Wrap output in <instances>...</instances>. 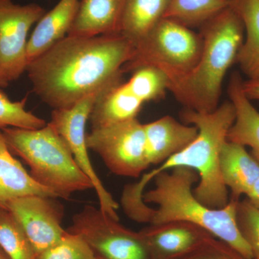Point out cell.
<instances>
[{"instance_id":"6da1fadb","label":"cell","mask_w":259,"mask_h":259,"mask_svg":"<svg viewBox=\"0 0 259 259\" xmlns=\"http://www.w3.org/2000/svg\"><path fill=\"white\" fill-rule=\"evenodd\" d=\"M134 44L120 33L66 35L30 61L25 72L32 90L53 110L71 108L84 97L122 82Z\"/></svg>"},{"instance_id":"2e32d148","label":"cell","mask_w":259,"mask_h":259,"mask_svg":"<svg viewBox=\"0 0 259 259\" xmlns=\"http://www.w3.org/2000/svg\"><path fill=\"white\" fill-rule=\"evenodd\" d=\"M221 176L227 188L231 191V199L240 200L247 196L259 177V163L245 146L227 141L220 155Z\"/></svg>"},{"instance_id":"1f68e13d","label":"cell","mask_w":259,"mask_h":259,"mask_svg":"<svg viewBox=\"0 0 259 259\" xmlns=\"http://www.w3.org/2000/svg\"><path fill=\"white\" fill-rule=\"evenodd\" d=\"M0 259H8V257L5 255V253L2 251L1 249H0Z\"/></svg>"},{"instance_id":"277c9868","label":"cell","mask_w":259,"mask_h":259,"mask_svg":"<svg viewBox=\"0 0 259 259\" xmlns=\"http://www.w3.org/2000/svg\"><path fill=\"white\" fill-rule=\"evenodd\" d=\"M182 117L186 123L197 127V138L158 168L145 174L141 180L147 185L161 172L177 167L192 168L199 176L197 185L193 190L196 198L209 208H223L229 202V198L228 188L221 176L220 155L236 119L234 106L229 100L208 113L185 109Z\"/></svg>"},{"instance_id":"5b68a950","label":"cell","mask_w":259,"mask_h":259,"mask_svg":"<svg viewBox=\"0 0 259 259\" xmlns=\"http://www.w3.org/2000/svg\"><path fill=\"white\" fill-rule=\"evenodd\" d=\"M0 131L10 151L30 167V176L57 198L68 199L76 192L93 189L66 141L49 122L38 129Z\"/></svg>"},{"instance_id":"4fadbf2b","label":"cell","mask_w":259,"mask_h":259,"mask_svg":"<svg viewBox=\"0 0 259 259\" xmlns=\"http://www.w3.org/2000/svg\"><path fill=\"white\" fill-rule=\"evenodd\" d=\"M146 158L149 166L161 164L194 141L198 129L185 125L171 116L144 124Z\"/></svg>"},{"instance_id":"ffe728a7","label":"cell","mask_w":259,"mask_h":259,"mask_svg":"<svg viewBox=\"0 0 259 259\" xmlns=\"http://www.w3.org/2000/svg\"><path fill=\"white\" fill-rule=\"evenodd\" d=\"M230 5L239 15L245 30L236 63L248 79H258L259 0H231Z\"/></svg>"},{"instance_id":"83f0119b","label":"cell","mask_w":259,"mask_h":259,"mask_svg":"<svg viewBox=\"0 0 259 259\" xmlns=\"http://www.w3.org/2000/svg\"><path fill=\"white\" fill-rule=\"evenodd\" d=\"M181 259H245L224 242L215 238L212 242Z\"/></svg>"},{"instance_id":"8992f818","label":"cell","mask_w":259,"mask_h":259,"mask_svg":"<svg viewBox=\"0 0 259 259\" xmlns=\"http://www.w3.org/2000/svg\"><path fill=\"white\" fill-rule=\"evenodd\" d=\"M202 49L199 32L164 18L135 46L134 54L122 71L125 74L142 66L157 68L168 76L170 89L195 67Z\"/></svg>"},{"instance_id":"ac0fdd59","label":"cell","mask_w":259,"mask_h":259,"mask_svg":"<svg viewBox=\"0 0 259 259\" xmlns=\"http://www.w3.org/2000/svg\"><path fill=\"white\" fill-rule=\"evenodd\" d=\"M28 195L56 197L49 189L37 183L13 156L0 131V208L7 209L13 199Z\"/></svg>"},{"instance_id":"4dcf8cb0","label":"cell","mask_w":259,"mask_h":259,"mask_svg":"<svg viewBox=\"0 0 259 259\" xmlns=\"http://www.w3.org/2000/svg\"><path fill=\"white\" fill-rule=\"evenodd\" d=\"M10 84V81L7 79L5 76L3 70L0 67V89L7 88Z\"/></svg>"},{"instance_id":"7a4b0ae2","label":"cell","mask_w":259,"mask_h":259,"mask_svg":"<svg viewBox=\"0 0 259 259\" xmlns=\"http://www.w3.org/2000/svg\"><path fill=\"white\" fill-rule=\"evenodd\" d=\"M199 181L197 172L177 167L154 177V188L144 194L146 204H156L150 225L184 221L197 225L224 242L245 259H253L248 242L237 223L240 200L230 199L223 208L212 209L196 198L194 185Z\"/></svg>"},{"instance_id":"d6986e66","label":"cell","mask_w":259,"mask_h":259,"mask_svg":"<svg viewBox=\"0 0 259 259\" xmlns=\"http://www.w3.org/2000/svg\"><path fill=\"white\" fill-rule=\"evenodd\" d=\"M144 104L131 91L127 83L121 82L99 97L90 121L93 128H97L134 120Z\"/></svg>"},{"instance_id":"484cf974","label":"cell","mask_w":259,"mask_h":259,"mask_svg":"<svg viewBox=\"0 0 259 259\" xmlns=\"http://www.w3.org/2000/svg\"><path fill=\"white\" fill-rule=\"evenodd\" d=\"M37 259H97L81 237L66 231L59 242L37 255Z\"/></svg>"},{"instance_id":"7402d4cb","label":"cell","mask_w":259,"mask_h":259,"mask_svg":"<svg viewBox=\"0 0 259 259\" xmlns=\"http://www.w3.org/2000/svg\"><path fill=\"white\" fill-rule=\"evenodd\" d=\"M231 0H171L165 18L188 28H200L231 4Z\"/></svg>"},{"instance_id":"9c48e42d","label":"cell","mask_w":259,"mask_h":259,"mask_svg":"<svg viewBox=\"0 0 259 259\" xmlns=\"http://www.w3.org/2000/svg\"><path fill=\"white\" fill-rule=\"evenodd\" d=\"M101 94L95 93L84 97L71 108L53 110L49 124L66 141L83 173L91 180L96 192L100 208L114 219L119 221V205L107 191L94 169L89 157L87 145L86 126L97 100Z\"/></svg>"},{"instance_id":"30bf717a","label":"cell","mask_w":259,"mask_h":259,"mask_svg":"<svg viewBox=\"0 0 259 259\" xmlns=\"http://www.w3.org/2000/svg\"><path fill=\"white\" fill-rule=\"evenodd\" d=\"M46 13L36 3L0 0V67L10 83L25 72L29 31Z\"/></svg>"},{"instance_id":"5bb4252c","label":"cell","mask_w":259,"mask_h":259,"mask_svg":"<svg viewBox=\"0 0 259 259\" xmlns=\"http://www.w3.org/2000/svg\"><path fill=\"white\" fill-rule=\"evenodd\" d=\"M127 0H80L68 35L94 37L120 33Z\"/></svg>"},{"instance_id":"9a60e30c","label":"cell","mask_w":259,"mask_h":259,"mask_svg":"<svg viewBox=\"0 0 259 259\" xmlns=\"http://www.w3.org/2000/svg\"><path fill=\"white\" fill-rule=\"evenodd\" d=\"M79 3L80 0H59L37 22L28 39V64L68 35Z\"/></svg>"},{"instance_id":"cb8c5ba5","label":"cell","mask_w":259,"mask_h":259,"mask_svg":"<svg viewBox=\"0 0 259 259\" xmlns=\"http://www.w3.org/2000/svg\"><path fill=\"white\" fill-rule=\"evenodd\" d=\"M127 86L144 103L159 100L169 89V79L166 74L153 66L140 67L133 71Z\"/></svg>"},{"instance_id":"f1b7e54d","label":"cell","mask_w":259,"mask_h":259,"mask_svg":"<svg viewBox=\"0 0 259 259\" xmlns=\"http://www.w3.org/2000/svg\"><path fill=\"white\" fill-rule=\"evenodd\" d=\"M243 91L250 100L259 101V79L243 81Z\"/></svg>"},{"instance_id":"8fae6325","label":"cell","mask_w":259,"mask_h":259,"mask_svg":"<svg viewBox=\"0 0 259 259\" xmlns=\"http://www.w3.org/2000/svg\"><path fill=\"white\" fill-rule=\"evenodd\" d=\"M58 198L28 195L13 199L7 206L23 228L37 255L61 239L64 205Z\"/></svg>"},{"instance_id":"d6a6232c","label":"cell","mask_w":259,"mask_h":259,"mask_svg":"<svg viewBox=\"0 0 259 259\" xmlns=\"http://www.w3.org/2000/svg\"><path fill=\"white\" fill-rule=\"evenodd\" d=\"M97 259H102V258H97Z\"/></svg>"},{"instance_id":"3957f363","label":"cell","mask_w":259,"mask_h":259,"mask_svg":"<svg viewBox=\"0 0 259 259\" xmlns=\"http://www.w3.org/2000/svg\"><path fill=\"white\" fill-rule=\"evenodd\" d=\"M199 28L202 49L198 62L169 91L185 109L208 113L219 106L223 80L236 63L245 30L231 5Z\"/></svg>"},{"instance_id":"52a82bcc","label":"cell","mask_w":259,"mask_h":259,"mask_svg":"<svg viewBox=\"0 0 259 259\" xmlns=\"http://www.w3.org/2000/svg\"><path fill=\"white\" fill-rule=\"evenodd\" d=\"M66 231L81 237L97 258L151 259L140 231L125 228L100 207L84 206Z\"/></svg>"},{"instance_id":"4316f807","label":"cell","mask_w":259,"mask_h":259,"mask_svg":"<svg viewBox=\"0 0 259 259\" xmlns=\"http://www.w3.org/2000/svg\"><path fill=\"white\" fill-rule=\"evenodd\" d=\"M237 223L242 235L251 248L253 259H259V209L248 199L238 202Z\"/></svg>"},{"instance_id":"e0dca14e","label":"cell","mask_w":259,"mask_h":259,"mask_svg":"<svg viewBox=\"0 0 259 259\" xmlns=\"http://www.w3.org/2000/svg\"><path fill=\"white\" fill-rule=\"evenodd\" d=\"M243 82L238 71L232 74L228 93L234 106L236 119L227 139L251 148L252 156L259 163V112L243 91Z\"/></svg>"},{"instance_id":"ba28073f","label":"cell","mask_w":259,"mask_h":259,"mask_svg":"<svg viewBox=\"0 0 259 259\" xmlns=\"http://www.w3.org/2000/svg\"><path fill=\"white\" fill-rule=\"evenodd\" d=\"M87 145L117 176L137 178L150 166L144 124L137 118L93 128L87 135Z\"/></svg>"},{"instance_id":"44dd1931","label":"cell","mask_w":259,"mask_h":259,"mask_svg":"<svg viewBox=\"0 0 259 259\" xmlns=\"http://www.w3.org/2000/svg\"><path fill=\"white\" fill-rule=\"evenodd\" d=\"M171 0H127L120 34L136 46L165 18Z\"/></svg>"},{"instance_id":"d4e9b609","label":"cell","mask_w":259,"mask_h":259,"mask_svg":"<svg viewBox=\"0 0 259 259\" xmlns=\"http://www.w3.org/2000/svg\"><path fill=\"white\" fill-rule=\"evenodd\" d=\"M27 98L13 101L0 90V130L5 127L38 129L48 122L26 109Z\"/></svg>"},{"instance_id":"7c38bea8","label":"cell","mask_w":259,"mask_h":259,"mask_svg":"<svg viewBox=\"0 0 259 259\" xmlns=\"http://www.w3.org/2000/svg\"><path fill=\"white\" fill-rule=\"evenodd\" d=\"M140 233L151 259L183 258L216 238L204 228L184 221L150 225Z\"/></svg>"},{"instance_id":"603a6c76","label":"cell","mask_w":259,"mask_h":259,"mask_svg":"<svg viewBox=\"0 0 259 259\" xmlns=\"http://www.w3.org/2000/svg\"><path fill=\"white\" fill-rule=\"evenodd\" d=\"M0 249L8 259H37L33 246L13 214L0 208Z\"/></svg>"},{"instance_id":"f546056e","label":"cell","mask_w":259,"mask_h":259,"mask_svg":"<svg viewBox=\"0 0 259 259\" xmlns=\"http://www.w3.org/2000/svg\"><path fill=\"white\" fill-rule=\"evenodd\" d=\"M246 197L250 203L259 209V177Z\"/></svg>"}]
</instances>
